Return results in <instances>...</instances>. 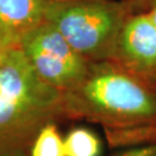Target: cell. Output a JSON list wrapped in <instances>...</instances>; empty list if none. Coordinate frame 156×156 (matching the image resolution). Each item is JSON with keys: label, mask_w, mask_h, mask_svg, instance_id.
I'll list each match as a JSON object with an SVG mask.
<instances>
[{"label": "cell", "mask_w": 156, "mask_h": 156, "mask_svg": "<svg viewBox=\"0 0 156 156\" xmlns=\"http://www.w3.org/2000/svg\"><path fill=\"white\" fill-rule=\"evenodd\" d=\"M115 156H156V145L128 148L120 153H117Z\"/></svg>", "instance_id": "cell-9"}, {"label": "cell", "mask_w": 156, "mask_h": 156, "mask_svg": "<svg viewBox=\"0 0 156 156\" xmlns=\"http://www.w3.org/2000/svg\"><path fill=\"white\" fill-rule=\"evenodd\" d=\"M64 118L120 132L156 123V84L116 62H91L80 83L62 93Z\"/></svg>", "instance_id": "cell-1"}, {"label": "cell", "mask_w": 156, "mask_h": 156, "mask_svg": "<svg viewBox=\"0 0 156 156\" xmlns=\"http://www.w3.org/2000/svg\"><path fill=\"white\" fill-rule=\"evenodd\" d=\"M6 53H7V52L0 50V64H1V62L4 60V58H5V56H6Z\"/></svg>", "instance_id": "cell-12"}, {"label": "cell", "mask_w": 156, "mask_h": 156, "mask_svg": "<svg viewBox=\"0 0 156 156\" xmlns=\"http://www.w3.org/2000/svg\"><path fill=\"white\" fill-rule=\"evenodd\" d=\"M50 0H0V50L20 49L24 37L45 21Z\"/></svg>", "instance_id": "cell-6"}, {"label": "cell", "mask_w": 156, "mask_h": 156, "mask_svg": "<svg viewBox=\"0 0 156 156\" xmlns=\"http://www.w3.org/2000/svg\"><path fill=\"white\" fill-rule=\"evenodd\" d=\"M127 1L132 2L135 6V8H136L138 12H144L148 7V5L151 2H153L154 0H127Z\"/></svg>", "instance_id": "cell-11"}, {"label": "cell", "mask_w": 156, "mask_h": 156, "mask_svg": "<svg viewBox=\"0 0 156 156\" xmlns=\"http://www.w3.org/2000/svg\"><path fill=\"white\" fill-rule=\"evenodd\" d=\"M29 156H66L64 139L56 123L46 125L35 139Z\"/></svg>", "instance_id": "cell-8"}, {"label": "cell", "mask_w": 156, "mask_h": 156, "mask_svg": "<svg viewBox=\"0 0 156 156\" xmlns=\"http://www.w3.org/2000/svg\"><path fill=\"white\" fill-rule=\"evenodd\" d=\"M20 50L39 78L62 93L75 88L91 64L46 20L24 37Z\"/></svg>", "instance_id": "cell-4"}, {"label": "cell", "mask_w": 156, "mask_h": 156, "mask_svg": "<svg viewBox=\"0 0 156 156\" xmlns=\"http://www.w3.org/2000/svg\"><path fill=\"white\" fill-rule=\"evenodd\" d=\"M110 62L147 80L155 73L156 26L145 12L127 17Z\"/></svg>", "instance_id": "cell-5"}, {"label": "cell", "mask_w": 156, "mask_h": 156, "mask_svg": "<svg viewBox=\"0 0 156 156\" xmlns=\"http://www.w3.org/2000/svg\"><path fill=\"white\" fill-rule=\"evenodd\" d=\"M66 156H101L102 141L87 127L72 128L64 138Z\"/></svg>", "instance_id": "cell-7"}, {"label": "cell", "mask_w": 156, "mask_h": 156, "mask_svg": "<svg viewBox=\"0 0 156 156\" xmlns=\"http://www.w3.org/2000/svg\"><path fill=\"white\" fill-rule=\"evenodd\" d=\"M64 118L62 93L38 76L20 49L0 64V156H29L43 128Z\"/></svg>", "instance_id": "cell-2"}, {"label": "cell", "mask_w": 156, "mask_h": 156, "mask_svg": "<svg viewBox=\"0 0 156 156\" xmlns=\"http://www.w3.org/2000/svg\"><path fill=\"white\" fill-rule=\"evenodd\" d=\"M138 12L127 0H50L45 20L90 62L111 60L127 17Z\"/></svg>", "instance_id": "cell-3"}, {"label": "cell", "mask_w": 156, "mask_h": 156, "mask_svg": "<svg viewBox=\"0 0 156 156\" xmlns=\"http://www.w3.org/2000/svg\"><path fill=\"white\" fill-rule=\"evenodd\" d=\"M149 81H151L153 83H155V84H156V71H155V73H154V74L151 75V78L149 79Z\"/></svg>", "instance_id": "cell-13"}, {"label": "cell", "mask_w": 156, "mask_h": 156, "mask_svg": "<svg viewBox=\"0 0 156 156\" xmlns=\"http://www.w3.org/2000/svg\"><path fill=\"white\" fill-rule=\"evenodd\" d=\"M148 15V17L151 19V21L156 26V0H154L153 2H151L148 7L144 11Z\"/></svg>", "instance_id": "cell-10"}]
</instances>
